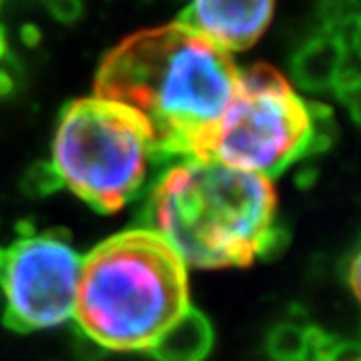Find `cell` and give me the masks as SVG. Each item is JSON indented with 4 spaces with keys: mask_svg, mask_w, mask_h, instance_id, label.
Wrapping results in <instances>:
<instances>
[{
    "mask_svg": "<svg viewBox=\"0 0 361 361\" xmlns=\"http://www.w3.org/2000/svg\"><path fill=\"white\" fill-rule=\"evenodd\" d=\"M239 68L191 28L163 25L123 39L94 78L99 99L135 111L147 123L159 165L203 161L213 129L235 97Z\"/></svg>",
    "mask_w": 361,
    "mask_h": 361,
    "instance_id": "obj_1",
    "label": "cell"
},
{
    "mask_svg": "<svg viewBox=\"0 0 361 361\" xmlns=\"http://www.w3.org/2000/svg\"><path fill=\"white\" fill-rule=\"evenodd\" d=\"M269 179L215 161L187 159L159 175L141 211L183 263L201 269L245 267L275 221Z\"/></svg>",
    "mask_w": 361,
    "mask_h": 361,
    "instance_id": "obj_2",
    "label": "cell"
},
{
    "mask_svg": "<svg viewBox=\"0 0 361 361\" xmlns=\"http://www.w3.org/2000/svg\"><path fill=\"white\" fill-rule=\"evenodd\" d=\"M187 307V267L155 231L116 233L82 259L75 325L106 351H147Z\"/></svg>",
    "mask_w": 361,
    "mask_h": 361,
    "instance_id": "obj_3",
    "label": "cell"
},
{
    "mask_svg": "<svg viewBox=\"0 0 361 361\" xmlns=\"http://www.w3.org/2000/svg\"><path fill=\"white\" fill-rule=\"evenodd\" d=\"M52 165L99 213H116L142 193L159 159L147 123L123 104L87 97L59 115Z\"/></svg>",
    "mask_w": 361,
    "mask_h": 361,
    "instance_id": "obj_4",
    "label": "cell"
},
{
    "mask_svg": "<svg viewBox=\"0 0 361 361\" xmlns=\"http://www.w3.org/2000/svg\"><path fill=\"white\" fill-rule=\"evenodd\" d=\"M311 115L307 103L273 66L239 71L235 97L213 129L203 161L259 177H277L307 159Z\"/></svg>",
    "mask_w": 361,
    "mask_h": 361,
    "instance_id": "obj_5",
    "label": "cell"
},
{
    "mask_svg": "<svg viewBox=\"0 0 361 361\" xmlns=\"http://www.w3.org/2000/svg\"><path fill=\"white\" fill-rule=\"evenodd\" d=\"M82 257L63 231L18 237L4 249V325L18 334L56 327L75 313Z\"/></svg>",
    "mask_w": 361,
    "mask_h": 361,
    "instance_id": "obj_6",
    "label": "cell"
},
{
    "mask_svg": "<svg viewBox=\"0 0 361 361\" xmlns=\"http://www.w3.org/2000/svg\"><path fill=\"white\" fill-rule=\"evenodd\" d=\"M275 4L261 2H209L197 0L183 8L179 25L191 28L221 51H245L253 47L273 18Z\"/></svg>",
    "mask_w": 361,
    "mask_h": 361,
    "instance_id": "obj_7",
    "label": "cell"
},
{
    "mask_svg": "<svg viewBox=\"0 0 361 361\" xmlns=\"http://www.w3.org/2000/svg\"><path fill=\"white\" fill-rule=\"evenodd\" d=\"M348 54L349 51L339 39L325 30H317L293 52L291 77L305 92H325L334 87L339 66Z\"/></svg>",
    "mask_w": 361,
    "mask_h": 361,
    "instance_id": "obj_8",
    "label": "cell"
},
{
    "mask_svg": "<svg viewBox=\"0 0 361 361\" xmlns=\"http://www.w3.org/2000/svg\"><path fill=\"white\" fill-rule=\"evenodd\" d=\"M215 343L205 313L187 307L147 349L157 361H205Z\"/></svg>",
    "mask_w": 361,
    "mask_h": 361,
    "instance_id": "obj_9",
    "label": "cell"
},
{
    "mask_svg": "<svg viewBox=\"0 0 361 361\" xmlns=\"http://www.w3.org/2000/svg\"><path fill=\"white\" fill-rule=\"evenodd\" d=\"M307 322L297 307L295 317L271 327L265 349L273 361H303L307 351Z\"/></svg>",
    "mask_w": 361,
    "mask_h": 361,
    "instance_id": "obj_10",
    "label": "cell"
},
{
    "mask_svg": "<svg viewBox=\"0 0 361 361\" xmlns=\"http://www.w3.org/2000/svg\"><path fill=\"white\" fill-rule=\"evenodd\" d=\"M65 187L61 175L51 161H37L26 169L23 179H20V189L26 197L30 199H42L49 195L56 193Z\"/></svg>",
    "mask_w": 361,
    "mask_h": 361,
    "instance_id": "obj_11",
    "label": "cell"
},
{
    "mask_svg": "<svg viewBox=\"0 0 361 361\" xmlns=\"http://www.w3.org/2000/svg\"><path fill=\"white\" fill-rule=\"evenodd\" d=\"M291 243V233L289 229L273 221V225L269 227V231L265 233V237L261 239L257 249V257L265 259V261H273L279 259L285 253V249Z\"/></svg>",
    "mask_w": 361,
    "mask_h": 361,
    "instance_id": "obj_12",
    "label": "cell"
},
{
    "mask_svg": "<svg viewBox=\"0 0 361 361\" xmlns=\"http://www.w3.org/2000/svg\"><path fill=\"white\" fill-rule=\"evenodd\" d=\"M23 77H25V73H23V68L18 65V61L14 59L13 54H8L0 63V101L13 97Z\"/></svg>",
    "mask_w": 361,
    "mask_h": 361,
    "instance_id": "obj_13",
    "label": "cell"
},
{
    "mask_svg": "<svg viewBox=\"0 0 361 361\" xmlns=\"http://www.w3.org/2000/svg\"><path fill=\"white\" fill-rule=\"evenodd\" d=\"M73 355L77 361H101L106 355V349H103L97 341H92L89 336H85L77 325L73 331Z\"/></svg>",
    "mask_w": 361,
    "mask_h": 361,
    "instance_id": "obj_14",
    "label": "cell"
},
{
    "mask_svg": "<svg viewBox=\"0 0 361 361\" xmlns=\"http://www.w3.org/2000/svg\"><path fill=\"white\" fill-rule=\"evenodd\" d=\"M44 6L52 18L61 25H75L85 11V6L78 0H51Z\"/></svg>",
    "mask_w": 361,
    "mask_h": 361,
    "instance_id": "obj_15",
    "label": "cell"
},
{
    "mask_svg": "<svg viewBox=\"0 0 361 361\" xmlns=\"http://www.w3.org/2000/svg\"><path fill=\"white\" fill-rule=\"evenodd\" d=\"M343 281L349 287V291L353 293V297H357L360 299V251L357 249H353L351 253H349L348 257H345V263H343Z\"/></svg>",
    "mask_w": 361,
    "mask_h": 361,
    "instance_id": "obj_16",
    "label": "cell"
},
{
    "mask_svg": "<svg viewBox=\"0 0 361 361\" xmlns=\"http://www.w3.org/2000/svg\"><path fill=\"white\" fill-rule=\"evenodd\" d=\"M40 30L35 25H25L20 28V39L25 42L26 47H37L40 42Z\"/></svg>",
    "mask_w": 361,
    "mask_h": 361,
    "instance_id": "obj_17",
    "label": "cell"
},
{
    "mask_svg": "<svg viewBox=\"0 0 361 361\" xmlns=\"http://www.w3.org/2000/svg\"><path fill=\"white\" fill-rule=\"evenodd\" d=\"M317 177V171L313 167H303L299 173H297V185L299 187H303V189H307L313 185V180Z\"/></svg>",
    "mask_w": 361,
    "mask_h": 361,
    "instance_id": "obj_18",
    "label": "cell"
},
{
    "mask_svg": "<svg viewBox=\"0 0 361 361\" xmlns=\"http://www.w3.org/2000/svg\"><path fill=\"white\" fill-rule=\"evenodd\" d=\"M11 52H8V40H6V30H4V26L0 25V63L8 56Z\"/></svg>",
    "mask_w": 361,
    "mask_h": 361,
    "instance_id": "obj_19",
    "label": "cell"
},
{
    "mask_svg": "<svg viewBox=\"0 0 361 361\" xmlns=\"http://www.w3.org/2000/svg\"><path fill=\"white\" fill-rule=\"evenodd\" d=\"M2 263H4V249L0 247V269H2Z\"/></svg>",
    "mask_w": 361,
    "mask_h": 361,
    "instance_id": "obj_20",
    "label": "cell"
}]
</instances>
